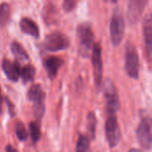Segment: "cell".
<instances>
[{
	"label": "cell",
	"instance_id": "cell-8",
	"mask_svg": "<svg viewBox=\"0 0 152 152\" xmlns=\"http://www.w3.org/2000/svg\"><path fill=\"white\" fill-rule=\"evenodd\" d=\"M105 134L109 146L111 149L117 147L121 139V131L116 115H109L105 125Z\"/></svg>",
	"mask_w": 152,
	"mask_h": 152
},
{
	"label": "cell",
	"instance_id": "cell-19",
	"mask_svg": "<svg viewBox=\"0 0 152 152\" xmlns=\"http://www.w3.org/2000/svg\"><path fill=\"white\" fill-rule=\"evenodd\" d=\"M10 5L7 3H2L0 4V27L5 26L10 17Z\"/></svg>",
	"mask_w": 152,
	"mask_h": 152
},
{
	"label": "cell",
	"instance_id": "cell-22",
	"mask_svg": "<svg viewBox=\"0 0 152 152\" xmlns=\"http://www.w3.org/2000/svg\"><path fill=\"white\" fill-rule=\"evenodd\" d=\"M15 134L17 138L20 142H24L28 138V133L26 131V128L20 121H18L15 124Z\"/></svg>",
	"mask_w": 152,
	"mask_h": 152
},
{
	"label": "cell",
	"instance_id": "cell-17",
	"mask_svg": "<svg viewBox=\"0 0 152 152\" xmlns=\"http://www.w3.org/2000/svg\"><path fill=\"white\" fill-rule=\"evenodd\" d=\"M96 126H97V119L95 114L91 111L87 115V130H88V137L91 140L95 138L96 134Z\"/></svg>",
	"mask_w": 152,
	"mask_h": 152
},
{
	"label": "cell",
	"instance_id": "cell-5",
	"mask_svg": "<svg viewBox=\"0 0 152 152\" xmlns=\"http://www.w3.org/2000/svg\"><path fill=\"white\" fill-rule=\"evenodd\" d=\"M103 90L106 97V110L108 115H116L119 110V99L118 95V91L111 82V80L107 79L103 83Z\"/></svg>",
	"mask_w": 152,
	"mask_h": 152
},
{
	"label": "cell",
	"instance_id": "cell-16",
	"mask_svg": "<svg viewBox=\"0 0 152 152\" xmlns=\"http://www.w3.org/2000/svg\"><path fill=\"white\" fill-rule=\"evenodd\" d=\"M11 50L14 55V57L18 60V61H27L28 59V55L27 53V52L25 51V49L21 46V45L16 41L12 42L11 45Z\"/></svg>",
	"mask_w": 152,
	"mask_h": 152
},
{
	"label": "cell",
	"instance_id": "cell-1",
	"mask_svg": "<svg viewBox=\"0 0 152 152\" xmlns=\"http://www.w3.org/2000/svg\"><path fill=\"white\" fill-rule=\"evenodd\" d=\"M125 69L128 77L133 79L139 78L140 72V60L139 54L135 46L128 42L126 46V64Z\"/></svg>",
	"mask_w": 152,
	"mask_h": 152
},
{
	"label": "cell",
	"instance_id": "cell-14",
	"mask_svg": "<svg viewBox=\"0 0 152 152\" xmlns=\"http://www.w3.org/2000/svg\"><path fill=\"white\" fill-rule=\"evenodd\" d=\"M20 28L22 33L31 36L35 38L39 37V28L36 22L29 18L23 17L20 21Z\"/></svg>",
	"mask_w": 152,
	"mask_h": 152
},
{
	"label": "cell",
	"instance_id": "cell-25",
	"mask_svg": "<svg viewBox=\"0 0 152 152\" xmlns=\"http://www.w3.org/2000/svg\"><path fill=\"white\" fill-rule=\"evenodd\" d=\"M2 107H3V97H2L1 89H0V114L2 113Z\"/></svg>",
	"mask_w": 152,
	"mask_h": 152
},
{
	"label": "cell",
	"instance_id": "cell-10",
	"mask_svg": "<svg viewBox=\"0 0 152 152\" xmlns=\"http://www.w3.org/2000/svg\"><path fill=\"white\" fill-rule=\"evenodd\" d=\"M148 0H129L127 18L130 24L134 25L141 18Z\"/></svg>",
	"mask_w": 152,
	"mask_h": 152
},
{
	"label": "cell",
	"instance_id": "cell-23",
	"mask_svg": "<svg viewBox=\"0 0 152 152\" xmlns=\"http://www.w3.org/2000/svg\"><path fill=\"white\" fill-rule=\"evenodd\" d=\"M77 4V0H63V9L65 12H71Z\"/></svg>",
	"mask_w": 152,
	"mask_h": 152
},
{
	"label": "cell",
	"instance_id": "cell-27",
	"mask_svg": "<svg viewBox=\"0 0 152 152\" xmlns=\"http://www.w3.org/2000/svg\"><path fill=\"white\" fill-rule=\"evenodd\" d=\"M103 1H105L106 3H112V4H115V3H117L118 0H103Z\"/></svg>",
	"mask_w": 152,
	"mask_h": 152
},
{
	"label": "cell",
	"instance_id": "cell-15",
	"mask_svg": "<svg viewBox=\"0 0 152 152\" xmlns=\"http://www.w3.org/2000/svg\"><path fill=\"white\" fill-rule=\"evenodd\" d=\"M43 18L44 20L48 25L55 23L58 20V13H57L56 7L52 4H48L45 5L43 10Z\"/></svg>",
	"mask_w": 152,
	"mask_h": 152
},
{
	"label": "cell",
	"instance_id": "cell-7",
	"mask_svg": "<svg viewBox=\"0 0 152 152\" xmlns=\"http://www.w3.org/2000/svg\"><path fill=\"white\" fill-rule=\"evenodd\" d=\"M69 46V38L61 32H53L47 35L44 41V47L49 52H58L68 49Z\"/></svg>",
	"mask_w": 152,
	"mask_h": 152
},
{
	"label": "cell",
	"instance_id": "cell-13",
	"mask_svg": "<svg viewBox=\"0 0 152 152\" xmlns=\"http://www.w3.org/2000/svg\"><path fill=\"white\" fill-rule=\"evenodd\" d=\"M143 36H144L145 49L147 52L148 59L149 61H151L152 51V21L151 13H149L146 16L143 22Z\"/></svg>",
	"mask_w": 152,
	"mask_h": 152
},
{
	"label": "cell",
	"instance_id": "cell-6",
	"mask_svg": "<svg viewBox=\"0 0 152 152\" xmlns=\"http://www.w3.org/2000/svg\"><path fill=\"white\" fill-rule=\"evenodd\" d=\"M137 140L143 150L151 148V120L149 116H143L136 130Z\"/></svg>",
	"mask_w": 152,
	"mask_h": 152
},
{
	"label": "cell",
	"instance_id": "cell-9",
	"mask_svg": "<svg viewBox=\"0 0 152 152\" xmlns=\"http://www.w3.org/2000/svg\"><path fill=\"white\" fill-rule=\"evenodd\" d=\"M92 62L94 67V82L98 88L102 85V48L99 43H96L93 45V55Z\"/></svg>",
	"mask_w": 152,
	"mask_h": 152
},
{
	"label": "cell",
	"instance_id": "cell-18",
	"mask_svg": "<svg viewBox=\"0 0 152 152\" xmlns=\"http://www.w3.org/2000/svg\"><path fill=\"white\" fill-rule=\"evenodd\" d=\"M36 74V69L31 65H26L20 71V77H21L24 83H28L33 81Z\"/></svg>",
	"mask_w": 152,
	"mask_h": 152
},
{
	"label": "cell",
	"instance_id": "cell-20",
	"mask_svg": "<svg viewBox=\"0 0 152 152\" xmlns=\"http://www.w3.org/2000/svg\"><path fill=\"white\" fill-rule=\"evenodd\" d=\"M90 149V138L85 134H79V138L77 143L76 151L84 152L89 151Z\"/></svg>",
	"mask_w": 152,
	"mask_h": 152
},
{
	"label": "cell",
	"instance_id": "cell-26",
	"mask_svg": "<svg viewBox=\"0 0 152 152\" xmlns=\"http://www.w3.org/2000/svg\"><path fill=\"white\" fill-rule=\"evenodd\" d=\"M5 151H16V150H15V149H12V148L11 147V145H8V146L5 148Z\"/></svg>",
	"mask_w": 152,
	"mask_h": 152
},
{
	"label": "cell",
	"instance_id": "cell-12",
	"mask_svg": "<svg viewBox=\"0 0 152 152\" xmlns=\"http://www.w3.org/2000/svg\"><path fill=\"white\" fill-rule=\"evenodd\" d=\"M2 69L9 80L12 82L18 81L20 77V68L17 61H11L7 59L4 60L2 62Z\"/></svg>",
	"mask_w": 152,
	"mask_h": 152
},
{
	"label": "cell",
	"instance_id": "cell-21",
	"mask_svg": "<svg viewBox=\"0 0 152 152\" xmlns=\"http://www.w3.org/2000/svg\"><path fill=\"white\" fill-rule=\"evenodd\" d=\"M29 132H30V136L31 140L34 143H37L41 137V131H40V126L37 122H30L29 124Z\"/></svg>",
	"mask_w": 152,
	"mask_h": 152
},
{
	"label": "cell",
	"instance_id": "cell-11",
	"mask_svg": "<svg viewBox=\"0 0 152 152\" xmlns=\"http://www.w3.org/2000/svg\"><path fill=\"white\" fill-rule=\"evenodd\" d=\"M64 61L57 56H50L45 59L44 61V67L47 73V76L50 79L55 78L58 74V70L63 65Z\"/></svg>",
	"mask_w": 152,
	"mask_h": 152
},
{
	"label": "cell",
	"instance_id": "cell-3",
	"mask_svg": "<svg viewBox=\"0 0 152 152\" xmlns=\"http://www.w3.org/2000/svg\"><path fill=\"white\" fill-rule=\"evenodd\" d=\"M125 20L118 9H115L110 21V38L114 46H118L125 34Z\"/></svg>",
	"mask_w": 152,
	"mask_h": 152
},
{
	"label": "cell",
	"instance_id": "cell-2",
	"mask_svg": "<svg viewBox=\"0 0 152 152\" xmlns=\"http://www.w3.org/2000/svg\"><path fill=\"white\" fill-rule=\"evenodd\" d=\"M77 37L79 39V52L80 54L86 58L89 51L94 45V34L89 23H81L77 27Z\"/></svg>",
	"mask_w": 152,
	"mask_h": 152
},
{
	"label": "cell",
	"instance_id": "cell-24",
	"mask_svg": "<svg viewBox=\"0 0 152 152\" xmlns=\"http://www.w3.org/2000/svg\"><path fill=\"white\" fill-rule=\"evenodd\" d=\"M5 101H6V104L8 106V109H9V113L12 117L14 116V108H13V105L12 104V102L8 100V98H5Z\"/></svg>",
	"mask_w": 152,
	"mask_h": 152
},
{
	"label": "cell",
	"instance_id": "cell-4",
	"mask_svg": "<svg viewBox=\"0 0 152 152\" xmlns=\"http://www.w3.org/2000/svg\"><path fill=\"white\" fill-rule=\"evenodd\" d=\"M28 98L34 103V113L37 119H41L45 113V94L40 85H33L28 89Z\"/></svg>",
	"mask_w": 152,
	"mask_h": 152
}]
</instances>
